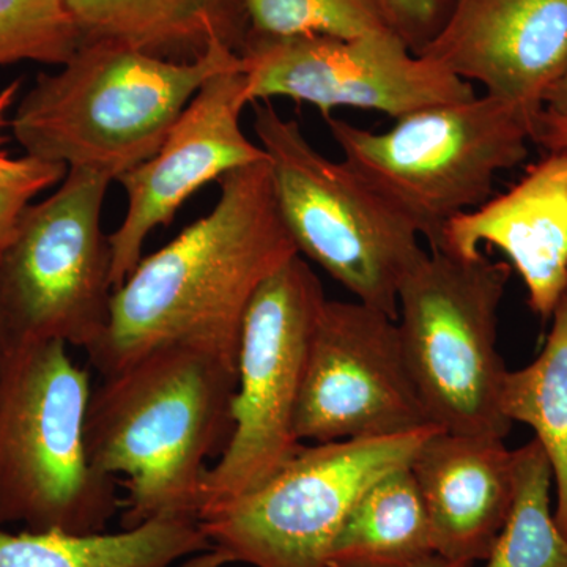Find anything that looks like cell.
<instances>
[{
	"label": "cell",
	"mask_w": 567,
	"mask_h": 567,
	"mask_svg": "<svg viewBox=\"0 0 567 567\" xmlns=\"http://www.w3.org/2000/svg\"><path fill=\"white\" fill-rule=\"evenodd\" d=\"M429 522L435 554L450 561L486 559L516 495V451L505 439L439 429L409 465Z\"/></svg>",
	"instance_id": "cell-16"
},
{
	"label": "cell",
	"mask_w": 567,
	"mask_h": 567,
	"mask_svg": "<svg viewBox=\"0 0 567 567\" xmlns=\"http://www.w3.org/2000/svg\"><path fill=\"white\" fill-rule=\"evenodd\" d=\"M416 54L537 118L567 74V0H454Z\"/></svg>",
	"instance_id": "cell-14"
},
{
	"label": "cell",
	"mask_w": 567,
	"mask_h": 567,
	"mask_svg": "<svg viewBox=\"0 0 567 567\" xmlns=\"http://www.w3.org/2000/svg\"><path fill=\"white\" fill-rule=\"evenodd\" d=\"M344 155L377 193L436 248L443 227L492 197L496 175L528 156L537 118L495 96L439 104L374 133L324 117Z\"/></svg>",
	"instance_id": "cell-5"
},
{
	"label": "cell",
	"mask_w": 567,
	"mask_h": 567,
	"mask_svg": "<svg viewBox=\"0 0 567 567\" xmlns=\"http://www.w3.org/2000/svg\"><path fill=\"white\" fill-rule=\"evenodd\" d=\"M435 431L301 446L262 486L200 520L212 550L224 565L330 567L334 537L357 499L410 465Z\"/></svg>",
	"instance_id": "cell-10"
},
{
	"label": "cell",
	"mask_w": 567,
	"mask_h": 567,
	"mask_svg": "<svg viewBox=\"0 0 567 567\" xmlns=\"http://www.w3.org/2000/svg\"><path fill=\"white\" fill-rule=\"evenodd\" d=\"M248 35L358 39L390 31L375 0H244ZM393 31V29H391Z\"/></svg>",
	"instance_id": "cell-22"
},
{
	"label": "cell",
	"mask_w": 567,
	"mask_h": 567,
	"mask_svg": "<svg viewBox=\"0 0 567 567\" xmlns=\"http://www.w3.org/2000/svg\"><path fill=\"white\" fill-rule=\"evenodd\" d=\"M237 385L234 354L174 344L104 375L92 390L85 443L99 472L123 480V528L197 517L207 461L221 456L233 435Z\"/></svg>",
	"instance_id": "cell-2"
},
{
	"label": "cell",
	"mask_w": 567,
	"mask_h": 567,
	"mask_svg": "<svg viewBox=\"0 0 567 567\" xmlns=\"http://www.w3.org/2000/svg\"><path fill=\"white\" fill-rule=\"evenodd\" d=\"M483 245L505 254L533 311L550 319L567 290V151L548 153L509 192L447 221L432 249L475 259Z\"/></svg>",
	"instance_id": "cell-15"
},
{
	"label": "cell",
	"mask_w": 567,
	"mask_h": 567,
	"mask_svg": "<svg viewBox=\"0 0 567 567\" xmlns=\"http://www.w3.org/2000/svg\"><path fill=\"white\" fill-rule=\"evenodd\" d=\"M69 173L63 164L0 152V257L17 233L22 215L39 194L59 185Z\"/></svg>",
	"instance_id": "cell-24"
},
{
	"label": "cell",
	"mask_w": 567,
	"mask_h": 567,
	"mask_svg": "<svg viewBox=\"0 0 567 567\" xmlns=\"http://www.w3.org/2000/svg\"><path fill=\"white\" fill-rule=\"evenodd\" d=\"M84 43L69 0H0V66H62Z\"/></svg>",
	"instance_id": "cell-23"
},
{
	"label": "cell",
	"mask_w": 567,
	"mask_h": 567,
	"mask_svg": "<svg viewBox=\"0 0 567 567\" xmlns=\"http://www.w3.org/2000/svg\"><path fill=\"white\" fill-rule=\"evenodd\" d=\"M383 17L402 40L416 52L439 31L440 0H375Z\"/></svg>",
	"instance_id": "cell-25"
},
{
	"label": "cell",
	"mask_w": 567,
	"mask_h": 567,
	"mask_svg": "<svg viewBox=\"0 0 567 567\" xmlns=\"http://www.w3.org/2000/svg\"><path fill=\"white\" fill-rule=\"evenodd\" d=\"M431 522L409 465L365 488L334 537L330 567H402L435 557Z\"/></svg>",
	"instance_id": "cell-19"
},
{
	"label": "cell",
	"mask_w": 567,
	"mask_h": 567,
	"mask_svg": "<svg viewBox=\"0 0 567 567\" xmlns=\"http://www.w3.org/2000/svg\"><path fill=\"white\" fill-rule=\"evenodd\" d=\"M544 111L567 121V74L548 89L544 96Z\"/></svg>",
	"instance_id": "cell-27"
},
{
	"label": "cell",
	"mask_w": 567,
	"mask_h": 567,
	"mask_svg": "<svg viewBox=\"0 0 567 567\" xmlns=\"http://www.w3.org/2000/svg\"><path fill=\"white\" fill-rule=\"evenodd\" d=\"M14 347L17 344H14L9 323H7L6 315H3L2 305H0V382H2V377L6 374L7 364H9Z\"/></svg>",
	"instance_id": "cell-28"
},
{
	"label": "cell",
	"mask_w": 567,
	"mask_h": 567,
	"mask_svg": "<svg viewBox=\"0 0 567 567\" xmlns=\"http://www.w3.org/2000/svg\"><path fill=\"white\" fill-rule=\"evenodd\" d=\"M551 481L536 439L516 451V495L486 567H567V537L551 513Z\"/></svg>",
	"instance_id": "cell-21"
},
{
	"label": "cell",
	"mask_w": 567,
	"mask_h": 567,
	"mask_svg": "<svg viewBox=\"0 0 567 567\" xmlns=\"http://www.w3.org/2000/svg\"><path fill=\"white\" fill-rule=\"evenodd\" d=\"M110 185L102 174L69 169L22 215L0 257V305L14 344L61 341L89 350L106 330L114 284L102 216Z\"/></svg>",
	"instance_id": "cell-9"
},
{
	"label": "cell",
	"mask_w": 567,
	"mask_h": 567,
	"mask_svg": "<svg viewBox=\"0 0 567 567\" xmlns=\"http://www.w3.org/2000/svg\"><path fill=\"white\" fill-rule=\"evenodd\" d=\"M295 256L268 159L224 175L210 213L141 259L114 290L106 330L85 350L91 364L110 375L174 344L213 347L238 358L254 295Z\"/></svg>",
	"instance_id": "cell-1"
},
{
	"label": "cell",
	"mask_w": 567,
	"mask_h": 567,
	"mask_svg": "<svg viewBox=\"0 0 567 567\" xmlns=\"http://www.w3.org/2000/svg\"><path fill=\"white\" fill-rule=\"evenodd\" d=\"M91 372L61 341L14 347L0 382V522L100 533L122 506L85 443Z\"/></svg>",
	"instance_id": "cell-4"
},
{
	"label": "cell",
	"mask_w": 567,
	"mask_h": 567,
	"mask_svg": "<svg viewBox=\"0 0 567 567\" xmlns=\"http://www.w3.org/2000/svg\"><path fill=\"white\" fill-rule=\"evenodd\" d=\"M276 207L298 254L354 300L398 319L402 279L425 251L415 224L342 159L327 158L300 125L270 103L254 104Z\"/></svg>",
	"instance_id": "cell-6"
},
{
	"label": "cell",
	"mask_w": 567,
	"mask_h": 567,
	"mask_svg": "<svg viewBox=\"0 0 567 567\" xmlns=\"http://www.w3.org/2000/svg\"><path fill=\"white\" fill-rule=\"evenodd\" d=\"M427 427L436 425L410 374L395 319L361 301H324L306 363L298 439H383Z\"/></svg>",
	"instance_id": "cell-12"
},
{
	"label": "cell",
	"mask_w": 567,
	"mask_h": 567,
	"mask_svg": "<svg viewBox=\"0 0 567 567\" xmlns=\"http://www.w3.org/2000/svg\"><path fill=\"white\" fill-rule=\"evenodd\" d=\"M511 265L429 249L398 292L406 365L432 424L454 434L505 439L499 406L507 369L496 349L498 309Z\"/></svg>",
	"instance_id": "cell-7"
},
{
	"label": "cell",
	"mask_w": 567,
	"mask_h": 567,
	"mask_svg": "<svg viewBox=\"0 0 567 567\" xmlns=\"http://www.w3.org/2000/svg\"><path fill=\"white\" fill-rule=\"evenodd\" d=\"M249 103L290 99L331 115L336 107L402 118L476 96L470 82L416 54L394 31L358 39L248 35L244 50Z\"/></svg>",
	"instance_id": "cell-11"
},
{
	"label": "cell",
	"mask_w": 567,
	"mask_h": 567,
	"mask_svg": "<svg viewBox=\"0 0 567 567\" xmlns=\"http://www.w3.org/2000/svg\"><path fill=\"white\" fill-rule=\"evenodd\" d=\"M402 567H473L472 563L465 561H450L435 555V557L424 559V561L416 563V565L402 566Z\"/></svg>",
	"instance_id": "cell-30"
},
{
	"label": "cell",
	"mask_w": 567,
	"mask_h": 567,
	"mask_svg": "<svg viewBox=\"0 0 567 567\" xmlns=\"http://www.w3.org/2000/svg\"><path fill=\"white\" fill-rule=\"evenodd\" d=\"M551 319L539 357L507 371L499 406L511 423L529 425L546 451L557 486L555 520L567 537V290Z\"/></svg>",
	"instance_id": "cell-20"
},
{
	"label": "cell",
	"mask_w": 567,
	"mask_h": 567,
	"mask_svg": "<svg viewBox=\"0 0 567 567\" xmlns=\"http://www.w3.org/2000/svg\"><path fill=\"white\" fill-rule=\"evenodd\" d=\"M20 85V81H13L11 84L7 85L6 89L0 91V128L3 126V115H6V112L9 111L11 104L17 100Z\"/></svg>",
	"instance_id": "cell-29"
},
{
	"label": "cell",
	"mask_w": 567,
	"mask_h": 567,
	"mask_svg": "<svg viewBox=\"0 0 567 567\" xmlns=\"http://www.w3.org/2000/svg\"><path fill=\"white\" fill-rule=\"evenodd\" d=\"M535 141L548 151H567V121L550 112H540L536 122Z\"/></svg>",
	"instance_id": "cell-26"
},
{
	"label": "cell",
	"mask_w": 567,
	"mask_h": 567,
	"mask_svg": "<svg viewBox=\"0 0 567 567\" xmlns=\"http://www.w3.org/2000/svg\"><path fill=\"white\" fill-rule=\"evenodd\" d=\"M246 104L244 66L213 74L158 151L118 178L128 207L121 226L110 235L114 290L141 262L148 235L169 226L194 193L224 175L267 159L264 148L241 128Z\"/></svg>",
	"instance_id": "cell-13"
},
{
	"label": "cell",
	"mask_w": 567,
	"mask_h": 567,
	"mask_svg": "<svg viewBox=\"0 0 567 567\" xmlns=\"http://www.w3.org/2000/svg\"><path fill=\"white\" fill-rule=\"evenodd\" d=\"M327 301L303 257H292L254 295L238 349L234 431L205 473L199 520L251 494L305 445L297 413L309 347Z\"/></svg>",
	"instance_id": "cell-8"
},
{
	"label": "cell",
	"mask_w": 567,
	"mask_h": 567,
	"mask_svg": "<svg viewBox=\"0 0 567 567\" xmlns=\"http://www.w3.org/2000/svg\"><path fill=\"white\" fill-rule=\"evenodd\" d=\"M85 40H111L173 61L212 41L240 54L249 33L244 0H69Z\"/></svg>",
	"instance_id": "cell-17"
},
{
	"label": "cell",
	"mask_w": 567,
	"mask_h": 567,
	"mask_svg": "<svg viewBox=\"0 0 567 567\" xmlns=\"http://www.w3.org/2000/svg\"><path fill=\"white\" fill-rule=\"evenodd\" d=\"M212 550L199 518L162 516L118 533L0 529V567H173Z\"/></svg>",
	"instance_id": "cell-18"
},
{
	"label": "cell",
	"mask_w": 567,
	"mask_h": 567,
	"mask_svg": "<svg viewBox=\"0 0 567 567\" xmlns=\"http://www.w3.org/2000/svg\"><path fill=\"white\" fill-rule=\"evenodd\" d=\"M240 66L241 55L221 41L193 61H173L85 40L58 73L37 78L11 130L25 155L117 182L158 151L213 74Z\"/></svg>",
	"instance_id": "cell-3"
}]
</instances>
